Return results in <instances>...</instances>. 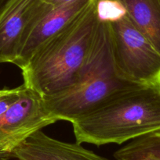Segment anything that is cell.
I'll use <instances>...</instances> for the list:
<instances>
[{"label":"cell","mask_w":160,"mask_h":160,"mask_svg":"<svg viewBox=\"0 0 160 160\" xmlns=\"http://www.w3.org/2000/svg\"><path fill=\"white\" fill-rule=\"evenodd\" d=\"M55 122L42 97L22 84L19 97L0 119V160L9 159L27 138Z\"/></svg>","instance_id":"obj_5"},{"label":"cell","mask_w":160,"mask_h":160,"mask_svg":"<svg viewBox=\"0 0 160 160\" xmlns=\"http://www.w3.org/2000/svg\"><path fill=\"white\" fill-rule=\"evenodd\" d=\"M22 85L14 88L0 89V119L9 109L13 102L17 100L21 92Z\"/></svg>","instance_id":"obj_11"},{"label":"cell","mask_w":160,"mask_h":160,"mask_svg":"<svg viewBox=\"0 0 160 160\" xmlns=\"http://www.w3.org/2000/svg\"><path fill=\"white\" fill-rule=\"evenodd\" d=\"M98 20L93 2L22 67L23 84L41 97L57 93L76 81L90 53Z\"/></svg>","instance_id":"obj_2"},{"label":"cell","mask_w":160,"mask_h":160,"mask_svg":"<svg viewBox=\"0 0 160 160\" xmlns=\"http://www.w3.org/2000/svg\"><path fill=\"white\" fill-rule=\"evenodd\" d=\"M115 68L120 78L135 84L160 81V53L135 27L128 15L109 23Z\"/></svg>","instance_id":"obj_4"},{"label":"cell","mask_w":160,"mask_h":160,"mask_svg":"<svg viewBox=\"0 0 160 160\" xmlns=\"http://www.w3.org/2000/svg\"><path fill=\"white\" fill-rule=\"evenodd\" d=\"M133 84L118 74L113 62L109 23L99 21L90 53L76 81L42 98L52 118L72 123L115 92Z\"/></svg>","instance_id":"obj_3"},{"label":"cell","mask_w":160,"mask_h":160,"mask_svg":"<svg viewBox=\"0 0 160 160\" xmlns=\"http://www.w3.org/2000/svg\"><path fill=\"white\" fill-rule=\"evenodd\" d=\"M91 0H75L59 6L43 5L27 27L20 40L14 65L24 67L39 48L73 20Z\"/></svg>","instance_id":"obj_6"},{"label":"cell","mask_w":160,"mask_h":160,"mask_svg":"<svg viewBox=\"0 0 160 160\" xmlns=\"http://www.w3.org/2000/svg\"><path fill=\"white\" fill-rule=\"evenodd\" d=\"M72 1H75V0H44V2H45V3L53 6L65 4V3L70 2Z\"/></svg>","instance_id":"obj_12"},{"label":"cell","mask_w":160,"mask_h":160,"mask_svg":"<svg viewBox=\"0 0 160 160\" xmlns=\"http://www.w3.org/2000/svg\"><path fill=\"white\" fill-rule=\"evenodd\" d=\"M77 143L122 145L160 131V81L121 89L72 122Z\"/></svg>","instance_id":"obj_1"},{"label":"cell","mask_w":160,"mask_h":160,"mask_svg":"<svg viewBox=\"0 0 160 160\" xmlns=\"http://www.w3.org/2000/svg\"><path fill=\"white\" fill-rule=\"evenodd\" d=\"M9 0H0V10L3 8V6L9 2Z\"/></svg>","instance_id":"obj_13"},{"label":"cell","mask_w":160,"mask_h":160,"mask_svg":"<svg viewBox=\"0 0 160 160\" xmlns=\"http://www.w3.org/2000/svg\"><path fill=\"white\" fill-rule=\"evenodd\" d=\"M136 28L160 53V0H119Z\"/></svg>","instance_id":"obj_9"},{"label":"cell","mask_w":160,"mask_h":160,"mask_svg":"<svg viewBox=\"0 0 160 160\" xmlns=\"http://www.w3.org/2000/svg\"><path fill=\"white\" fill-rule=\"evenodd\" d=\"M18 160H111L85 148L79 143L53 138L42 130L27 138L13 152Z\"/></svg>","instance_id":"obj_8"},{"label":"cell","mask_w":160,"mask_h":160,"mask_svg":"<svg viewBox=\"0 0 160 160\" xmlns=\"http://www.w3.org/2000/svg\"><path fill=\"white\" fill-rule=\"evenodd\" d=\"M44 0H9L0 10V63H14L20 40Z\"/></svg>","instance_id":"obj_7"},{"label":"cell","mask_w":160,"mask_h":160,"mask_svg":"<svg viewBox=\"0 0 160 160\" xmlns=\"http://www.w3.org/2000/svg\"><path fill=\"white\" fill-rule=\"evenodd\" d=\"M116 160H160V131L130 141L114 153Z\"/></svg>","instance_id":"obj_10"}]
</instances>
